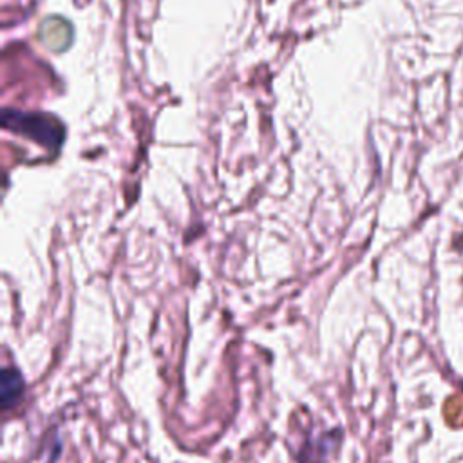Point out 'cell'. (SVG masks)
<instances>
[{"instance_id":"1","label":"cell","mask_w":463,"mask_h":463,"mask_svg":"<svg viewBox=\"0 0 463 463\" xmlns=\"http://www.w3.org/2000/svg\"><path fill=\"white\" fill-rule=\"evenodd\" d=\"M4 127L13 128V132L31 137L33 141H38L40 145H45L49 148H58L63 139V130H61L60 121H56L51 116L22 114V112L5 110L4 112Z\"/></svg>"},{"instance_id":"2","label":"cell","mask_w":463,"mask_h":463,"mask_svg":"<svg viewBox=\"0 0 463 463\" xmlns=\"http://www.w3.org/2000/svg\"><path fill=\"white\" fill-rule=\"evenodd\" d=\"M38 38L43 42V45L54 52L65 51L72 42V27L58 16H51L43 20L38 31Z\"/></svg>"},{"instance_id":"3","label":"cell","mask_w":463,"mask_h":463,"mask_svg":"<svg viewBox=\"0 0 463 463\" xmlns=\"http://www.w3.org/2000/svg\"><path fill=\"white\" fill-rule=\"evenodd\" d=\"M24 391V380L13 367L2 371V405L4 409L13 407Z\"/></svg>"}]
</instances>
